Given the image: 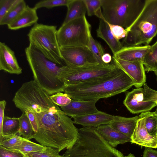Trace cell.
Instances as JSON below:
<instances>
[{
  "label": "cell",
  "mask_w": 157,
  "mask_h": 157,
  "mask_svg": "<svg viewBox=\"0 0 157 157\" xmlns=\"http://www.w3.org/2000/svg\"><path fill=\"white\" fill-rule=\"evenodd\" d=\"M98 100L79 101L72 100L67 105L60 107L67 116L72 117L95 113L99 111L95 104Z\"/></svg>",
  "instance_id": "15"
},
{
  "label": "cell",
  "mask_w": 157,
  "mask_h": 157,
  "mask_svg": "<svg viewBox=\"0 0 157 157\" xmlns=\"http://www.w3.org/2000/svg\"><path fill=\"white\" fill-rule=\"evenodd\" d=\"M0 70L18 75L22 73V70L13 51L1 42H0Z\"/></svg>",
  "instance_id": "14"
},
{
  "label": "cell",
  "mask_w": 157,
  "mask_h": 157,
  "mask_svg": "<svg viewBox=\"0 0 157 157\" xmlns=\"http://www.w3.org/2000/svg\"><path fill=\"white\" fill-rule=\"evenodd\" d=\"M96 131L112 147L115 148L120 144L131 142L132 136L123 133L114 128L110 124L95 128Z\"/></svg>",
  "instance_id": "17"
},
{
  "label": "cell",
  "mask_w": 157,
  "mask_h": 157,
  "mask_svg": "<svg viewBox=\"0 0 157 157\" xmlns=\"http://www.w3.org/2000/svg\"><path fill=\"white\" fill-rule=\"evenodd\" d=\"M126 29L128 32L123 40V46L149 45L157 34V0H145L140 14Z\"/></svg>",
  "instance_id": "4"
},
{
  "label": "cell",
  "mask_w": 157,
  "mask_h": 157,
  "mask_svg": "<svg viewBox=\"0 0 157 157\" xmlns=\"http://www.w3.org/2000/svg\"><path fill=\"white\" fill-rule=\"evenodd\" d=\"M148 99L150 101L157 102V91L153 90L149 87L146 83L143 85Z\"/></svg>",
  "instance_id": "38"
},
{
  "label": "cell",
  "mask_w": 157,
  "mask_h": 157,
  "mask_svg": "<svg viewBox=\"0 0 157 157\" xmlns=\"http://www.w3.org/2000/svg\"><path fill=\"white\" fill-rule=\"evenodd\" d=\"M156 110L155 111V112H154V113L156 115H157V105H156Z\"/></svg>",
  "instance_id": "44"
},
{
  "label": "cell",
  "mask_w": 157,
  "mask_h": 157,
  "mask_svg": "<svg viewBox=\"0 0 157 157\" xmlns=\"http://www.w3.org/2000/svg\"><path fill=\"white\" fill-rule=\"evenodd\" d=\"M101 59L104 63L109 64L111 61L112 57L109 53H105L102 56Z\"/></svg>",
  "instance_id": "42"
},
{
  "label": "cell",
  "mask_w": 157,
  "mask_h": 157,
  "mask_svg": "<svg viewBox=\"0 0 157 157\" xmlns=\"http://www.w3.org/2000/svg\"><path fill=\"white\" fill-rule=\"evenodd\" d=\"M23 137L18 134L12 136H0V146L15 151L20 145Z\"/></svg>",
  "instance_id": "28"
},
{
  "label": "cell",
  "mask_w": 157,
  "mask_h": 157,
  "mask_svg": "<svg viewBox=\"0 0 157 157\" xmlns=\"http://www.w3.org/2000/svg\"><path fill=\"white\" fill-rule=\"evenodd\" d=\"M33 112L38 126L33 139L40 144L57 149L60 152L71 148L78 139V128L61 109Z\"/></svg>",
  "instance_id": "1"
},
{
  "label": "cell",
  "mask_w": 157,
  "mask_h": 157,
  "mask_svg": "<svg viewBox=\"0 0 157 157\" xmlns=\"http://www.w3.org/2000/svg\"><path fill=\"white\" fill-rule=\"evenodd\" d=\"M13 101L22 113L40 108L44 111L61 109L34 80L24 83L15 93Z\"/></svg>",
  "instance_id": "7"
},
{
  "label": "cell",
  "mask_w": 157,
  "mask_h": 157,
  "mask_svg": "<svg viewBox=\"0 0 157 157\" xmlns=\"http://www.w3.org/2000/svg\"><path fill=\"white\" fill-rule=\"evenodd\" d=\"M95 15L100 19L104 20L106 22L109 27L112 34L117 40H119L121 39L124 38L127 36L128 32L126 29L118 25L110 24L107 21L103 15L101 10L99 11Z\"/></svg>",
  "instance_id": "31"
},
{
  "label": "cell",
  "mask_w": 157,
  "mask_h": 157,
  "mask_svg": "<svg viewBox=\"0 0 157 157\" xmlns=\"http://www.w3.org/2000/svg\"><path fill=\"white\" fill-rule=\"evenodd\" d=\"M34 80L50 95L64 92L65 85L60 77L61 66L51 61L31 44L25 49Z\"/></svg>",
  "instance_id": "3"
},
{
  "label": "cell",
  "mask_w": 157,
  "mask_h": 157,
  "mask_svg": "<svg viewBox=\"0 0 157 157\" xmlns=\"http://www.w3.org/2000/svg\"><path fill=\"white\" fill-rule=\"evenodd\" d=\"M26 6L24 0H20L18 3L11 9L0 21V25H8L22 13Z\"/></svg>",
  "instance_id": "26"
},
{
  "label": "cell",
  "mask_w": 157,
  "mask_h": 157,
  "mask_svg": "<svg viewBox=\"0 0 157 157\" xmlns=\"http://www.w3.org/2000/svg\"><path fill=\"white\" fill-rule=\"evenodd\" d=\"M97 36L104 40L109 46L113 55L123 47L122 43L116 39L112 34L106 22L100 19L98 27L97 30Z\"/></svg>",
  "instance_id": "20"
},
{
  "label": "cell",
  "mask_w": 157,
  "mask_h": 157,
  "mask_svg": "<svg viewBox=\"0 0 157 157\" xmlns=\"http://www.w3.org/2000/svg\"><path fill=\"white\" fill-rule=\"evenodd\" d=\"M123 104L133 114L149 111L157 105V102L150 101L144 88L134 89L126 94Z\"/></svg>",
  "instance_id": "11"
},
{
  "label": "cell",
  "mask_w": 157,
  "mask_h": 157,
  "mask_svg": "<svg viewBox=\"0 0 157 157\" xmlns=\"http://www.w3.org/2000/svg\"><path fill=\"white\" fill-rule=\"evenodd\" d=\"M6 102L5 100L0 101V133L2 129L3 121L4 116V111L6 105Z\"/></svg>",
  "instance_id": "40"
},
{
  "label": "cell",
  "mask_w": 157,
  "mask_h": 157,
  "mask_svg": "<svg viewBox=\"0 0 157 157\" xmlns=\"http://www.w3.org/2000/svg\"><path fill=\"white\" fill-rule=\"evenodd\" d=\"M102 14L110 24L125 29L133 23L142 11L145 0H101Z\"/></svg>",
  "instance_id": "5"
},
{
  "label": "cell",
  "mask_w": 157,
  "mask_h": 157,
  "mask_svg": "<svg viewBox=\"0 0 157 157\" xmlns=\"http://www.w3.org/2000/svg\"><path fill=\"white\" fill-rule=\"evenodd\" d=\"M46 147L35 143L23 137L20 145L15 151H19L25 155L31 152H43L46 150Z\"/></svg>",
  "instance_id": "27"
},
{
  "label": "cell",
  "mask_w": 157,
  "mask_h": 157,
  "mask_svg": "<svg viewBox=\"0 0 157 157\" xmlns=\"http://www.w3.org/2000/svg\"><path fill=\"white\" fill-rule=\"evenodd\" d=\"M121 69L113 62L96 63L71 67L66 65L61 69L60 77L65 86L93 80L115 74Z\"/></svg>",
  "instance_id": "8"
},
{
  "label": "cell",
  "mask_w": 157,
  "mask_h": 157,
  "mask_svg": "<svg viewBox=\"0 0 157 157\" xmlns=\"http://www.w3.org/2000/svg\"><path fill=\"white\" fill-rule=\"evenodd\" d=\"M115 116L99 111L97 112L73 117L74 124L84 127L96 128L99 126L110 124Z\"/></svg>",
  "instance_id": "16"
},
{
  "label": "cell",
  "mask_w": 157,
  "mask_h": 157,
  "mask_svg": "<svg viewBox=\"0 0 157 157\" xmlns=\"http://www.w3.org/2000/svg\"><path fill=\"white\" fill-rule=\"evenodd\" d=\"M134 85L132 78L121 69L107 76L65 86L64 92L75 100H98L124 92Z\"/></svg>",
  "instance_id": "2"
},
{
  "label": "cell",
  "mask_w": 157,
  "mask_h": 157,
  "mask_svg": "<svg viewBox=\"0 0 157 157\" xmlns=\"http://www.w3.org/2000/svg\"><path fill=\"white\" fill-rule=\"evenodd\" d=\"M132 136V143L152 148H157V136L150 135L145 124V118L141 114Z\"/></svg>",
  "instance_id": "13"
},
{
  "label": "cell",
  "mask_w": 157,
  "mask_h": 157,
  "mask_svg": "<svg viewBox=\"0 0 157 157\" xmlns=\"http://www.w3.org/2000/svg\"><path fill=\"white\" fill-rule=\"evenodd\" d=\"M145 71H157V41L150 48L143 62Z\"/></svg>",
  "instance_id": "24"
},
{
  "label": "cell",
  "mask_w": 157,
  "mask_h": 157,
  "mask_svg": "<svg viewBox=\"0 0 157 157\" xmlns=\"http://www.w3.org/2000/svg\"><path fill=\"white\" fill-rule=\"evenodd\" d=\"M98 63L106 64L102 60V57L105 53L104 49L101 45L95 40L91 35L87 45Z\"/></svg>",
  "instance_id": "30"
},
{
  "label": "cell",
  "mask_w": 157,
  "mask_h": 157,
  "mask_svg": "<svg viewBox=\"0 0 157 157\" xmlns=\"http://www.w3.org/2000/svg\"><path fill=\"white\" fill-rule=\"evenodd\" d=\"M25 157H27V156H25Z\"/></svg>",
  "instance_id": "46"
},
{
  "label": "cell",
  "mask_w": 157,
  "mask_h": 157,
  "mask_svg": "<svg viewBox=\"0 0 157 157\" xmlns=\"http://www.w3.org/2000/svg\"><path fill=\"white\" fill-rule=\"evenodd\" d=\"M60 51L66 65L70 67L98 63L87 46L60 47Z\"/></svg>",
  "instance_id": "10"
},
{
  "label": "cell",
  "mask_w": 157,
  "mask_h": 157,
  "mask_svg": "<svg viewBox=\"0 0 157 157\" xmlns=\"http://www.w3.org/2000/svg\"><path fill=\"white\" fill-rule=\"evenodd\" d=\"M91 29L85 16L62 25L57 34L60 47L87 46Z\"/></svg>",
  "instance_id": "9"
},
{
  "label": "cell",
  "mask_w": 157,
  "mask_h": 157,
  "mask_svg": "<svg viewBox=\"0 0 157 157\" xmlns=\"http://www.w3.org/2000/svg\"><path fill=\"white\" fill-rule=\"evenodd\" d=\"M50 98L56 104L60 107L67 105L71 102L72 100L67 94L62 92L51 95Z\"/></svg>",
  "instance_id": "34"
},
{
  "label": "cell",
  "mask_w": 157,
  "mask_h": 157,
  "mask_svg": "<svg viewBox=\"0 0 157 157\" xmlns=\"http://www.w3.org/2000/svg\"><path fill=\"white\" fill-rule=\"evenodd\" d=\"M139 118L137 116L131 117L115 116L114 119L110 124L117 131L132 136Z\"/></svg>",
  "instance_id": "21"
},
{
  "label": "cell",
  "mask_w": 157,
  "mask_h": 157,
  "mask_svg": "<svg viewBox=\"0 0 157 157\" xmlns=\"http://www.w3.org/2000/svg\"><path fill=\"white\" fill-rule=\"evenodd\" d=\"M113 62L125 72L133 80L134 86L141 87L146 82V76L143 61H129L112 57Z\"/></svg>",
  "instance_id": "12"
},
{
  "label": "cell",
  "mask_w": 157,
  "mask_h": 157,
  "mask_svg": "<svg viewBox=\"0 0 157 157\" xmlns=\"http://www.w3.org/2000/svg\"><path fill=\"white\" fill-rule=\"evenodd\" d=\"M67 14L62 25L85 16L87 10L84 0H71L67 6Z\"/></svg>",
  "instance_id": "22"
},
{
  "label": "cell",
  "mask_w": 157,
  "mask_h": 157,
  "mask_svg": "<svg viewBox=\"0 0 157 157\" xmlns=\"http://www.w3.org/2000/svg\"><path fill=\"white\" fill-rule=\"evenodd\" d=\"M0 157H25L21 152L12 150L0 146Z\"/></svg>",
  "instance_id": "37"
},
{
  "label": "cell",
  "mask_w": 157,
  "mask_h": 157,
  "mask_svg": "<svg viewBox=\"0 0 157 157\" xmlns=\"http://www.w3.org/2000/svg\"><path fill=\"white\" fill-rule=\"evenodd\" d=\"M141 114L145 118V125L149 134L157 136V115L154 112L150 111L141 113Z\"/></svg>",
  "instance_id": "29"
},
{
  "label": "cell",
  "mask_w": 157,
  "mask_h": 157,
  "mask_svg": "<svg viewBox=\"0 0 157 157\" xmlns=\"http://www.w3.org/2000/svg\"><path fill=\"white\" fill-rule=\"evenodd\" d=\"M56 28L55 25L36 23L30 29L27 36L30 44L49 60L62 67L64 66V62L60 53Z\"/></svg>",
  "instance_id": "6"
},
{
  "label": "cell",
  "mask_w": 157,
  "mask_h": 157,
  "mask_svg": "<svg viewBox=\"0 0 157 157\" xmlns=\"http://www.w3.org/2000/svg\"><path fill=\"white\" fill-rule=\"evenodd\" d=\"M37 10L34 7L27 6L22 13L7 25L11 30L19 29L32 26L36 23L38 20Z\"/></svg>",
  "instance_id": "19"
},
{
  "label": "cell",
  "mask_w": 157,
  "mask_h": 157,
  "mask_svg": "<svg viewBox=\"0 0 157 157\" xmlns=\"http://www.w3.org/2000/svg\"><path fill=\"white\" fill-rule=\"evenodd\" d=\"M88 16L95 15L96 13L101 9V0H84Z\"/></svg>",
  "instance_id": "35"
},
{
  "label": "cell",
  "mask_w": 157,
  "mask_h": 157,
  "mask_svg": "<svg viewBox=\"0 0 157 157\" xmlns=\"http://www.w3.org/2000/svg\"><path fill=\"white\" fill-rule=\"evenodd\" d=\"M151 45L124 46L113 56L123 60L135 61H141L144 58Z\"/></svg>",
  "instance_id": "18"
},
{
  "label": "cell",
  "mask_w": 157,
  "mask_h": 157,
  "mask_svg": "<svg viewBox=\"0 0 157 157\" xmlns=\"http://www.w3.org/2000/svg\"><path fill=\"white\" fill-rule=\"evenodd\" d=\"M71 0H44L40 1L35 4L34 7L36 9L45 7L48 9L60 6H66Z\"/></svg>",
  "instance_id": "32"
},
{
  "label": "cell",
  "mask_w": 157,
  "mask_h": 157,
  "mask_svg": "<svg viewBox=\"0 0 157 157\" xmlns=\"http://www.w3.org/2000/svg\"><path fill=\"white\" fill-rule=\"evenodd\" d=\"M19 118L4 116L0 136H12L18 134Z\"/></svg>",
  "instance_id": "23"
},
{
  "label": "cell",
  "mask_w": 157,
  "mask_h": 157,
  "mask_svg": "<svg viewBox=\"0 0 157 157\" xmlns=\"http://www.w3.org/2000/svg\"><path fill=\"white\" fill-rule=\"evenodd\" d=\"M155 75L156 76V80L157 81V71H154Z\"/></svg>",
  "instance_id": "45"
},
{
  "label": "cell",
  "mask_w": 157,
  "mask_h": 157,
  "mask_svg": "<svg viewBox=\"0 0 157 157\" xmlns=\"http://www.w3.org/2000/svg\"><path fill=\"white\" fill-rule=\"evenodd\" d=\"M24 113L27 114L35 133H37L38 132V126L34 113L29 110H26Z\"/></svg>",
  "instance_id": "39"
},
{
  "label": "cell",
  "mask_w": 157,
  "mask_h": 157,
  "mask_svg": "<svg viewBox=\"0 0 157 157\" xmlns=\"http://www.w3.org/2000/svg\"><path fill=\"white\" fill-rule=\"evenodd\" d=\"M124 157H135V156L131 153L129 154L128 155L124 156Z\"/></svg>",
  "instance_id": "43"
},
{
  "label": "cell",
  "mask_w": 157,
  "mask_h": 157,
  "mask_svg": "<svg viewBox=\"0 0 157 157\" xmlns=\"http://www.w3.org/2000/svg\"><path fill=\"white\" fill-rule=\"evenodd\" d=\"M143 157H157V151L152 148L145 147Z\"/></svg>",
  "instance_id": "41"
},
{
  "label": "cell",
  "mask_w": 157,
  "mask_h": 157,
  "mask_svg": "<svg viewBox=\"0 0 157 157\" xmlns=\"http://www.w3.org/2000/svg\"><path fill=\"white\" fill-rule=\"evenodd\" d=\"M59 152L57 149L47 146L46 150L43 152H31L25 155L28 157H65L63 155H60Z\"/></svg>",
  "instance_id": "33"
},
{
  "label": "cell",
  "mask_w": 157,
  "mask_h": 157,
  "mask_svg": "<svg viewBox=\"0 0 157 157\" xmlns=\"http://www.w3.org/2000/svg\"><path fill=\"white\" fill-rule=\"evenodd\" d=\"M19 118L20 128L18 135L29 140L33 139L35 133L27 114L22 113Z\"/></svg>",
  "instance_id": "25"
},
{
  "label": "cell",
  "mask_w": 157,
  "mask_h": 157,
  "mask_svg": "<svg viewBox=\"0 0 157 157\" xmlns=\"http://www.w3.org/2000/svg\"><path fill=\"white\" fill-rule=\"evenodd\" d=\"M20 0H0V21Z\"/></svg>",
  "instance_id": "36"
}]
</instances>
